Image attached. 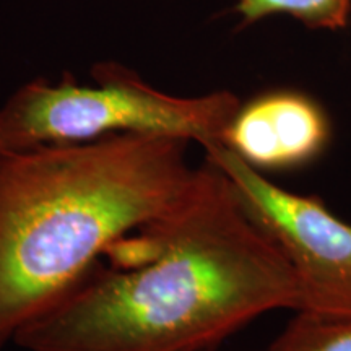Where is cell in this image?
Instances as JSON below:
<instances>
[{
  "mask_svg": "<svg viewBox=\"0 0 351 351\" xmlns=\"http://www.w3.org/2000/svg\"><path fill=\"white\" fill-rule=\"evenodd\" d=\"M125 238L109 247L116 267L95 263L13 343L25 351L217 350L262 314L302 309L291 263L208 160L179 204Z\"/></svg>",
  "mask_w": 351,
  "mask_h": 351,
  "instance_id": "6da1fadb",
  "label": "cell"
},
{
  "mask_svg": "<svg viewBox=\"0 0 351 351\" xmlns=\"http://www.w3.org/2000/svg\"><path fill=\"white\" fill-rule=\"evenodd\" d=\"M189 140L117 134L0 153V350L195 181Z\"/></svg>",
  "mask_w": 351,
  "mask_h": 351,
  "instance_id": "7a4b0ae2",
  "label": "cell"
},
{
  "mask_svg": "<svg viewBox=\"0 0 351 351\" xmlns=\"http://www.w3.org/2000/svg\"><path fill=\"white\" fill-rule=\"evenodd\" d=\"M93 85L65 77L21 85L0 106V153L82 143L117 134H161L207 145L223 135L241 106L231 91L174 96L117 62L91 69Z\"/></svg>",
  "mask_w": 351,
  "mask_h": 351,
  "instance_id": "3957f363",
  "label": "cell"
},
{
  "mask_svg": "<svg viewBox=\"0 0 351 351\" xmlns=\"http://www.w3.org/2000/svg\"><path fill=\"white\" fill-rule=\"evenodd\" d=\"M205 160L238 189L245 207L282 249L302 287L301 311L351 315V225L317 197L271 182L225 143L204 145Z\"/></svg>",
  "mask_w": 351,
  "mask_h": 351,
  "instance_id": "277c9868",
  "label": "cell"
},
{
  "mask_svg": "<svg viewBox=\"0 0 351 351\" xmlns=\"http://www.w3.org/2000/svg\"><path fill=\"white\" fill-rule=\"evenodd\" d=\"M328 140L330 122L317 101L301 91L274 90L241 103L221 143L263 173L313 163Z\"/></svg>",
  "mask_w": 351,
  "mask_h": 351,
  "instance_id": "5b68a950",
  "label": "cell"
},
{
  "mask_svg": "<svg viewBox=\"0 0 351 351\" xmlns=\"http://www.w3.org/2000/svg\"><path fill=\"white\" fill-rule=\"evenodd\" d=\"M241 26L275 15H288L307 28L341 29L348 23L351 0H238L234 7Z\"/></svg>",
  "mask_w": 351,
  "mask_h": 351,
  "instance_id": "8992f818",
  "label": "cell"
},
{
  "mask_svg": "<svg viewBox=\"0 0 351 351\" xmlns=\"http://www.w3.org/2000/svg\"><path fill=\"white\" fill-rule=\"evenodd\" d=\"M269 351H351V315L296 311Z\"/></svg>",
  "mask_w": 351,
  "mask_h": 351,
  "instance_id": "52a82bcc",
  "label": "cell"
},
{
  "mask_svg": "<svg viewBox=\"0 0 351 351\" xmlns=\"http://www.w3.org/2000/svg\"><path fill=\"white\" fill-rule=\"evenodd\" d=\"M205 351H217V350H205Z\"/></svg>",
  "mask_w": 351,
  "mask_h": 351,
  "instance_id": "ba28073f",
  "label": "cell"
}]
</instances>
